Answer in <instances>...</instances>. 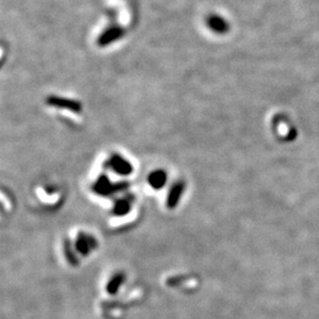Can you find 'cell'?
Instances as JSON below:
<instances>
[{
  "label": "cell",
  "mask_w": 319,
  "mask_h": 319,
  "mask_svg": "<svg viewBox=\"0 0 319 319\" xmlns=\"http://www.w3.org/2000/svg\"><path fill=\"white\" fill-rule=\"evenodd\" d=\"M46 104L57 108L61 110H68L74 113H81L82 112V104L80 102L70 100V98H66L61 96H56V95H51V96L46 98Z\"/></svg>",
  "instance_id": "6da1fadb"
},
{
  "label": "cell",
  "mask_w": 319,
  "mask_h": 319,
  "mask_svg": "<svg viewBox=\"0 0 319 319\" xmlns=\"http://www.w3.org/2000/svg\"><path fill=\"white\" fill-rule=\"evenodd\" d=\"M124 36V30L121 27L114 26L106 29L98 38V44L100 46H106L119 40Z\"/></svg>",
  "instance_id": "7a4b0ae2"
},
{
  "label": "cell",
  "mask_w": 319,
  "mask_h": 319,
  "mask_svg": "<svg viewBox=\"0 0 319 319\" xmlns=\"http://www.w3.org/2000/svg\"><path fill=\"white\" fill-rule=\"evenodd\" d=\"M110 166L114 172L119 174H128L132 170V166L130 162L126 160L121 155L115 154L110 159Z\"/></svg>",
  "instance_id": "3957f363"
},
{
  "label": "cell",
  "mask_w": 319,
  "mask_h": 319,
  "mask_svg": "<svg viewBox=\"0 0 319 319\" xmlns=\"http://www.w3.org/2000/svg\"><path fill=\"white\" fill-rule=\"evenodd\" d=\"M149 181L154 187H162L166 182V174L162 170H156L151 174L149 177Z\"/></svg>",
  "instance_id": "277c9868"
},
{
  "label": "cell",
  "mask_w": 319,
  "mask_h": 319,
  "mask_svg": "<svg viewBox=\"0 0 319 319\" xmlns=\"http://www.w3.org/2000/svg\"><path fill=\"white\" fill-rule=\"evenodd\" d=\"M208 25L211 29H213L214 31H224L226 30V22L224 20H222L221 18L217 17V16H212L208 19Z\"/></svg>",
  "instance_id": "5b68a950"
},
{
  "label": "cell",
  "mask_w": 319,
  "mask_h": 319,
  "mask_svg": "<svg viewBox=\"0 0 319 319\" xmlns=\"http://www.w3.org/2000/svg\"><path fill=\"white\" fill-rule=\"evenodd\" d=\"M182 190H183V185H181V184L174 185V187H172V190L170 194V198L174 202H176L178 200L179 194L182 192Z\"/></svg>",
  "instance_id": "8992f818"
}]
</instances>
